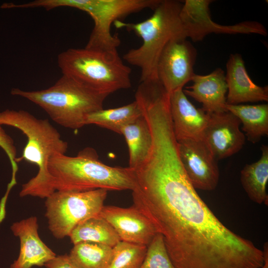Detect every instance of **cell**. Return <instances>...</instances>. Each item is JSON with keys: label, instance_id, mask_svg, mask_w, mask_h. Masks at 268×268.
<instances>
[{"label": "cell", "instance_id": "cell-1", "mask_svg": "<svg viewBox=\"0 0 268 268\" xmlns=\"http://www.w3.org/2000/svg\"><path fill=\"white\" fill-rule=\"evenodd\" d=\"M134 205L161 234L176 268H259L263 250L214 214L184 170L159 175L132 191Z\"/></svg>", "mask_w": 268, "mask_h": 268}, {"label": "cell", "instance_id": "cell-2", "mask_svg": "<svg viewBox=\"0 0 268 268\" xmlns=\"http://www.w3.org/2000/svg\"><path fill=\"white\" fill-rule=\"evenodd\" d=\"M48 170L51 194L56 191H132L134 187L132 169L103 163L96 151L90 147L81 150L74 157L66 154L52 156Z\"/></svg>", "mask_w": 268, "mask_h": 268}, {"label": "cell", "instance_id": "cell-3", "mask_svg": "<svg viewBox=\"0 0 268 268\" xmlns=\"http://www.w3.org/2000/svg\"><path fill=\"white\" fill-rule=\"evenodd\" d=\"M183 3L176 0H161L152 15L138 23L117 21V28L134 32L142 41L138 48L129 50L123 59L140 70V82L158 81L157 66L166 45L171 40L187 39L180 16Z\"/></svg>", "mask_w": 268, "mask_h": 268}, {"label": "cell", "instance_id": "cell-4", "mask_svg": "<svg viewBox=\"0 0 268 268\" xmlns=\"http://www.w3.org/2000/svg\"><path fill=\"white\" fill-rule=\"evenodd\" d=\"M5 125L21 131L27 138L21 156L22 160L36 165L37 174L22 185L21 197L32 196L44 199L50 195L48 165L51 157L66 154L67 142L61 138L58 130L47 119L36 118L27 111L5 110L0 112V126Z\"/></svg>", "mask_w": 268, "mask_h": 268}, {"label": "cell", "instance_id": "cell-5", "mask_svg": "<svg viewBox=\"0 0 268 268\" xmlns=\"http://www.w3.org/2000/svg\"><path fill=\"white\" fill-rule=\"evenodd\" d=\"M11 93L33 102L55 123L71 129L86 125L87 117L103 109L108 96L64 75L48 88L32 91L14 88Z\"/></svg>", "mask_w": 268, "mask_h": 268}, {"label": "cell", "instance_id": "cell-6", "mask_svg": "<svg viewBox=\"0 0 268 268\" xmlns=\"http://www.w3.org/2000/svg\"><path fill=\"white\" fill-rule=\"evenodd\" d=\"M57 62L62 75L108 96L132 85L131 68L118 50L69 48L58 55Z\"/></svg>", "mask_w": 268, "mask_h": 268}, {"label": "cell", "instance_id": "cell-7", "mask_svg": "<svg viewBox=\"0 0 268 268\" xmlns=\"http://www.w3.org/2000/svg\"><path fill=\"white\" fill-rule=\"evenodd\" d=\"M161 0H52L53 8L69 7L88 13L94 26L85 47L103 51L118 50L121 40L111 32L117 21L144 9H154Z\"/></svg>", "mask_w": 268, "mask_h": 268}, {"label": "cell", "instance_id": "cell-8", "mask_svg": "<svg viewBox=\"0 0 268 268\" xmlns=\"http://www.w3.org/2000/svg\"><path fill=\"white\" fill-rule=\"evenodd\" d=\"M108 191H56L46 198L45 216L48 228L57 239L68 237L72 230L87 219L98 215Z\"/></svg>", "mask_w": 268, "mask_h": 268}, {"label": "cell", "instance_id": "cell-9", "mask_svg": "<svg viewBox=\"0 0 268 268\" xmlns=\"http://www.w3.org/2000/svg\"><path fill=\"white\" fill-rule=\"evenodd\" d=\"M180 13L187 37L195 42L201 41L207 35L215 34H257L267 35L266 28L257 21H247L233 25H222L214 22L209 5L211 0H186Z\"/></svg>", "mask_w": 268, "mask_h": 268}, {"label": "cell", "instance_id": "cell-10", "mask_svg": "<svg viewBox=\"0 0 268 268\" xmlns=\"http://www.w3.org/2000/svg\"><path fill=\"white\" fill-rule=\"evenodd\" d=\"M197 52L187 39L170 41L163 49L157 66L158 80L169 94L192 80Z\"/></svg>", "mask_w": 268, "mask_h": 268}, {"label": "cell", "instance_id": "cell-11", "mask_svg": "<svg viewBox=\"0 0 268 268\" xmlns=\"http://www.w3.org/2000/svg\"><path fill=\"white\" fill-rule=\"evenodd\" d=\"M177 142L181 162L193 187L203 191L214 190L219 179L217 160L204 141L185 139Z\"/></svg>", "mask_w": 268, "mask_h": 268}, {"label": "cell", "instance_id": "cell-12", "mask_svg": "<svg viewBox=\"0 0 268 268\" xmlns=\"http://www.w3.org/2000/svg\"><path fill=\"white\" fill-rule=\"evenodd\" d=\"M241 122L229 111L209 113L202 140L217 160L239 152L245 142V134L240 129Z\"/></svg>", "mask_w": 268, "mask_h": 268}, {"label": "cell", "instance_id": "cell-13", "mask_svg": "<svg viewBox=\"0 0 268 268\" xmlns=\"http://www.w3.org/2000/svg\"><path fill=\"white\" fill-rule=\"evenodd\" d=\"M99 215L111 224L122 241L147 246L158 233L134 205L127 208L104 205Z\"/></svg>", "mask_w": 268, "mask_h": 268}, {"label": "cell", "instance_id": "cell-14", "mask_svg": "<svg viewBox=\"0 0 268 268\" xmlns=\"http://www.w3.org/2000/svg\"><path fill=\"white\" fill-rule=\"evenodd\" d=\"M38 228L36 216L14 222L11 226L13 234L19 239L20 251L17 259L10 265V268L43 267L57 256L41 239Z\"/></svg>", "mask_w": 268, "mask_h": 268}, {"label": "cell", "instance_id": "cell-15", "mask_svg": "<svg viewBox=\"0 0 268 268\" xmlns=\"http://www.w3.org/2000/svg\"><path fill=\"white\" fill-rule=\"evenodd\" d=\"M169 102L173 129L177 140H202L209 113L202 108L195 107L183 89L169 94Z\"/></svg>", "mask_w": 268, "mask_h": 268}, {"label": "cell", "instance_id": "cell-16", "mask_svg": "<svg viewBox=\"0 0 268 268\" xmlns=\"http://www.w3.org/2000/svg\"><path fill=\"white\" fill-rule=\"evenodd\" d=\"M226 67L227 104L268 101V86H260L254 82L248 74L240 54H231Z\"/></svg>", "mask_w": 268, "mask_h": 268}, {"label": "cell", "instance_id": "cell-17", "mask_svg": "<svg viewBox=\"0 0 268 268\" xmlns=\"http://www.w3.org/2000/svg\"><path fill=\"white\" fill-rule=\"evenodd\" d=\"M224 71L217 68L207 75L195 74L193 84L183 90L186 95L202 104V109L208 113L227 111L226 94L227 86Z\"/></svg>", "mask_w": 268, "mask_h": 268}, {"label": "cell", "instance_id": "cell-18", "mask_svg": "<svg viewBox=\"0 0 268 268\" xmlns=\"http://www.w3.org/2000/svg\"><path fill=\"white\" fill-rule=\"evenodd\" d=\"M261 156L257 162L246 164L241 171L242 186L249 199L258 204L268 205V146L262 145Z\"/></svg>", "mask_w": 268, "mask_h": 268}, {"label": "cell", "instance_id": "cell-19", "mask_svg": "<svg viewBox=\"0 0 268 268\" xmlns=\"http://www.w3.org/2000/svg\"><path fill=\"white\" fill-rule=\"evenodd\" d=\"M121 134L124 136L129 148V167L134 170L146 159L152 147L151 131L144 116L142 114L126 126Z\"/></svg>", "mask_w": 268, "mask_h": 268}, {"label": "cell", "instance_id": "cell-20", "mask_svg": "<svg viewBox=\"0 0 268 268\" xmlns=\"http://www.w3.org/2000/svg\"><path fill=\"white\" fill-rule=\"evenodd\" d=\"M225 108L236 116L242 124V131L247 139L255 143L268 134V105H229Z\"/></svg>", "mask_w": 268, "mask_h": 268}, {"label": "cell", "instance_id": "cell-21", "mask_svg": "<svg viewBox=\"0 0 268 268\" xmlns=\"http://www.w3.org/2000/svg\"><path fill=\"white\" fill-rule=\"evenodd\" d=\"M68 237L73 245L82 242H91L112 248L121 241L111 224L99 214L78 224Z\"/></svg>", "mask_w": 268, "mask_h": 268}, {"label": "cell", "instance_id": "cell-22", "mask_svg": "<svg viewBox=\"0 0 268 268\" xmlns=\"http://www.w3.org/2000/svg\"><path fill=\"white\" fill-rule=\"evenodd\" d=\"M142 114L138 103L134 100L120 107L103 108L91 114L87 118L86 125L94 124L121 134L126 126Z\"/></svg>", "mask_w": 268, "mask_h": 268}, {"label": "cell", "instance_id": "cell-23", "mask_svg": "<svg viewBox=\"0 0 268 268\" xmlns=\"http://www.w3.org/2000/svg\"><path fill=\"white\" fill-rule=\"evenodd\" d=\"M68 255L79 268H109L113 248L98 243L82 242L73 245Z\"/></svg>", "mask_w": 268, "mask_h": 268}, {"label": "cell", "instance_id": "cell-24", "mask_svg": "<svg viewBox=\"0 0 268 268\" xmlns=\"http://www.w3.org/2000/svg\"><path fill=\"white\" fill-rule=\"evenodd\" d=\"M146 250V246L121 241L113 247L109 268H139Z\"/></svg>", "mask_w": 268, "mask_h": 268}, {"label": "cell", "instance_id": "cell-25", "mask_svg": "<svg viewBox=\"0 0 268 268\" xmlns=\"http://www.w3.org/2000/svg\"><path fill=\"white\" fill-rule=\"evenodd\" d=\"M139 268H176L161 234L157 233L147 246L145 256Z\"/></svg>", "mask_w": 268, "mask_h": 268}, {"label": "cell", "instance_id": "cell-26", "mask_svg": "<svg viewBox=\"0 0 268 268\" xmlns=\"http://www.w3.org/2000/svg\"><path fill=\"white\" fill-rule=\"evenodd\" d=\"M0 147L5 151L10 160L13 174H16L18 170L16 162V150L14 141L0 126Z\"/></svg>", "mask_w": 268, "mask_h": 268}, {"label": "cell", "instance_id": "cell-27", "mask_svg": "<svg viewBox=\"0 0 268 268\" xmlns=\"http://www.w3.org/2000/svg\"><path fill=\"white\" fill-rule=\"evenodd\" d=\"M44 266L46 268H79L72 262L68 254L57 255Z\"/></svg>", "mask_w": 268, "mask_h": 268}, {"label": "cell", "instance_id": "cell-28", "mask_svg": "<svg viewBox=\"0 0 268 268\" xmlns=\"http://www.w3.org/2000/svg\"><path fill=\"white\" fill-rule=\"evenodd\" d=\"M14 185L9 183L7 186L6 192L4 196L1 199L0 202V223L4 218L5 216V206L8 193Z\"/></svg>", "mask_w": 268, "mask_h": 268}, {"label": "cell", "instance_id": "cell-29", "mask_svg": "<svg viewBox=\"0 0 268 268\" xmlns=\"http://www.w3.org/2000/svg\"><path fill=\"white\" fill-rule=\"evenodd\" d=\"M264 254V264L262 266L259 268H268V243L266 242L264 245L263 248Z\"/></svg>", "mask_w": 268, "mask_h": 268}]
</instances>
